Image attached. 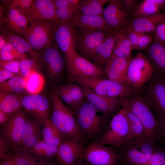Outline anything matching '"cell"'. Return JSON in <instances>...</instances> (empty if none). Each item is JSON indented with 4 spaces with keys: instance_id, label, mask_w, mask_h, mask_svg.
Instances as JSON below:
<instances>
[{
    "instance_id": "3",
    "label": "cell",
    "mask_w": 165,
    "mask_h": 165,
    "mask_svg": "<svg viewBox=\"0 0 165 165\" xmlns=\"http://www.w3.org/2000/svg\"><path fill=\"white\" fill-rule=\"evenodd\" d=\"M122 106L129 109L140 120L148 136L156 142L160 141L159 121L143 96L136 93L124 101Z\"/></svg>"
},
{
    "instance_id": "18",
    "label": "cell",
    "mask_w": 165,
    "mask_h": 165,
    "mask_svg": "<svg viewBox=\"0 0 165 165\" xmlns=\"http://www.w3.org/2000/svg\"><path fill=\"white\" fill-rule=\"evenodd\" d=\"M84 97L99 111L107 116L113 114L123 102L117 98L98 94L92 90L82 87Z\"/></svg>"
},
{
    "instance_id": "25",
    "label": "cell",
    "mask_w": 165,
    "mask_h": 165,
    "mask_svg": "<svg viewBox=\"0 0 165 165\" xmlns=\"http://www.w3.org/2000/svg\"><path fill=\"white\" fill-rule=\"evenodd\" d=\"M146 50L145 56L155 72L165 75V43L154 38Z\"/></svg>"
},
{
    "instance_id": "41",
    "label": "cell",
    "mask_w": 165,
    "mask_h": 165,
    "mask_svg": "<svg viewBox=\"0 0 165 165\" xmlns=\"http://www.w3.org/2000/svg\"><path fill=\"white\" fill-rule=\"evenodd\" d=\"M65 86L73 99L76 109L83 102L85 97L82 90L75 84H69Z\"/></svg>"
},
{
    "instance_id": "54",
    "label": "cell",
    "mask_w": 165,
    "mask_h": 165,
    "mask_svg": "<svg viewBox=\"0 0 165 165\" xmlns=\"http://www.w3.org/2000/svg\"><path fill=\"white\" fill-rule=\"evenodd\" d=\"M158 121L160 141L165 142V117Z\"/></svg>"
},
{
    "instance_id": "42",
    "label": "cell",
    "mask_w": 165,
    "mask_h": 165,
    "mask_svg": "<svg viewBox=\"0 0 165 165\" xmlns=\"http://www.w3.org/2000/svg\"><path fill=\"white\" fill-rule=\"evenodd\" d=\"M147 165H165V148L157 145Z\"/></svg>"
},
{
    "instance_id": "59",
    "label": "cell",
    "mask_w": 165,
    "mask_h": 165,
    "mask_svg": "<svg viewBox=\"0 0 165 165\" xmlns=\"http://www.w3.org/2000/svg\"><path fill=\"white\" fill-rule=\"evenodd\" d=\"M73 165H92L84 161L82 162L79 160Z\"/></svg>"
},
{
    "instance_id": "29",
    "label": "cell",
    "mask_w": 165,
    "mask_h": 165,
    "mask_svg": "<svg viewBox=\"0 0 165 165\" xmlns=\"http://www.w3.org/2000/svg\"><path fill=\"white\" fill-rule=\"evenodd\" d=\"M165 7V0H143L133 11V18L155 15Z\"/></svg>"
},
{
    "instance_id": "46",
    "label": "cell",
    "mask_w": 165,
    "mask_h": 165,
    "mask_svg": "<svg viewBox=\"0 0 165 165\" xmlns=\"http://www.w3.org/2000/svg\"><path fill=\"white\" fill-rule=\"evenodd\" d=\"M39 61L33 58H28L21 60L19 61L20 69H28L38 71L41 67Z\"/></svg>"
},
{
    "instance_id": "6",
    "label": "cell",
    "mask_w": 165,
    "mask_h": 165,
    "mask_svg": "<svg viewBox=\"0 0 165 165\" xmlns=\"http://www.w3.org/2000/svg\"><path fill=\"white\" fill-rule=\"evenodd\" d=\"M97 111L88 101L83 102L74 112L78 126L84 136L85 135L89 137H93L105 127L107 116L98 115Z\"/></svg>"
},
{
    "instance_id": "9",
    "label": "cell",
    "mask_w": 165,
    "mask_h": 165,
    "mask_svg": "<svg viewBox=\"0 0 165 165\" xmlns=\"http://www.w3.org/2000/svg\"><path fill=\"white\" fill-rule=\"evenodd\" d=\"M58 23L51 21L34 23L28 27L22 35L34 50H44L52 44Z\"/></svg>"
},
{
    "instance_id": "12",
    "label": "cell",
    "mask_w": 165,
    "mask_h": 165,
    "mask_svg": "<svg viewBox=\"0 0 165 165\" xmlns=\"http://www.w3.org/2000/svg\"><path fill=\"white\" fill-rule=\"evenodd\" d=\"M77 29L70 22H59L54 32L57 45L66 58L76 52Z\"/></svg>"
},
{
    "instance_id": "4",
    "label": "cell",
    "mask_w": 165,
    "mask_h": 165,
    "mask_svg": "<svg viewBox=\"0 0 165 165\" xmlns=\"http://www.w3.org/2000/svg\"><path fill=\"white\" fill-rule=\"evenodd\" d=\"M96 93L119 99L123 102L137 92L130 85L108 79L82 78L75 81Z\"/></svg>"
},
{
    "instance_id": "51",
    "label": "cell",
    "mask_w": 165,
    "mask_h": 165,
    "mask_svg": "<svg viewBox=\"0 0 165 165\" xmlns=\"http://www.w3.org/2000/svg\"><path fill=\"white\" fill-rule=\"evenodd\" d=\"M53 1L55 8H68L74 11L76 13H78L73 8L68 0H54Z\"/></svg>"
},
{
    "instance_id": "24",
    "label": "cell",
    "mask_w": 165,
    "mask_h": 165,
    "mask_svg": "<svg viewBox=\"0 0 165 165\" xmlns=\"http://www.w3.org/2000/svg\"><path fill=\"white\" fill-rule=\"evenodd\" d=\"M164 21L165 15L160 13L133 19L126 28L138 33L150 34L154 32L158 25Z\"/></svg>"
},
{
    "instance_id": "39",
    "label": "cell",
    "mask_w": 165,
    "mask_h": 165,
    "mask_svg": "<svg viewBox=\"0 0 165 165\" xmlns=\"http://www.w3.org/2000/svg\"><path fill=\"white\" fill-rule=\"evenodd\" d=\"M29 55L19 52L10 43L0 50V60L3 61H20L28 58Z\"/></svg>"
},
{
    "instance_id": "31",
    "label": "cell",
    "mask_w": 165,
    "mask_h": 165,
    "mask_svg": "<svg viewBox=\"0 0 165 165\" xmlns=\"http://www.w3.org/2000/svg\"><path fill=\"white\" fill-rule=\"evenodd\" d=\"M133 50L131 43L129 38L127 31L122 30L115 43L110 58L125 57L132 56Z\"/></svg>"
},
{
    "instance_id": "5",
    "label": "cell",
    "mask_w": 165,
    "mask_h": 165,
    "mask_svg": "<svg viewBox=\"0 0 165 165\" xmlns=\"http://www.w3.org/2000/svg\"><path fill=\"white\" fill-rule=\"evenodd\" d=\"M114 115L99 141L105 145L117 148L133 139L125 107Z\"/></svg>"
},
{
    "instance_id": "13",
    "label": "cell",
    "mask_w": 165,
    "mask_h": 165,
    "mask_svg": "<svg viewBox=\"0 0 165 165\" xmlns=\"http://www.w3.org/2000/svg\"><path fill=\"white\" fill-rule=\"evenodd\" d=\"M130 13L122 0H109L104 9L103 16L115 31H119L128 25L130 21Z\"/></svg>"
},
{
    "instance_id": "58",
    "label": "cell",
    "mask_w": 165,
    "mask_h": 165,
    "mask_svg": "<svg viewBox=\"0 0 165 165\" xmlns=\"http://www.w3.org/2000/svg\"><path fill=\"white\" fill-rule=\"evenodd\" d=\"M0 165H15L13 160H1Z\"/></svg>"
},
{
    "instance_id": "44",
    "label": "cell",
    "mask_w": 165,
    "mask_h": 165,
    "mask_svg": "<svg viewBox=\"0 0 165 165\" xmlns=\"http://www.w3.org/2000/svg\"><path fill=\"white\" fill-rule=\"evenodd\" d=\"M55 9L59 22H70L77 14L74 11L68 8H58Z\"/></svg>"
},
{
    "instance_id": "56",
    "label": "cell",
    "mask_w": 165,
    "mask_h": 165,
    "mask_svg": "<svg viewBox=\"0 0 165 165\" xmlns=\"http://www.w3.org/2000/svg\"><path fill=\"white\" fill-rule=\"evenodd\" d=\"M8 42L4 36L1 33L0 35V50L4 47Z\"/></svg>"
},
{
    "instance_id": "32",
    "label": "cell",
    "mask_w": 165,
    "mask_h": 165,
    "mask_svg": "<svg viewBox=\"0 0 165 165\" xmlns=\"http://www.w3.org/2000/svg\"><path fill=\"white\" fill-rule=\"evenodd\" d=\"M21 99L15 94L0 93V109L11 115L21 112Z\"/></svg>"
},
{
    "instance_id": "8",
    "label": "cell",
    "mask_w": 165,
    "mask_h": 165,
    "mask_svg": "<svg viewBox=\"0 0 165 165\" xmlns=\"http://www.w3.org/2000/svg\"><path fill=\"white\" fill-rule=\"evenodd\" d=\"M155 72L145 55L138 53L133 57L129 64L124 83L131 85L137 93L139 92Z\"/></svg>"
},
{
    "instance_id": "23",
    "label": "cell",
    "mask_w": 165,
    "mask_h": 165,
    "mask_svg": "<svg viewBox=\"0 0 165 165\" xmlns=\"http://www.w3.org/2000/svg\"><path fill=\"white\" fill-rule=\"evenodd\" d=\"M42 123L35 119L27 118L23 131L21 148L28 149L34 146L41 140Z\"/></svg>"
},
{
    "instance_id": "17",
    "label": "cell",
    "mask_w": 165,
    "mask_h": 165,
    "mask_svg": "<svg viewBox=\"0 0 165 165\" xmlns=\"http://www.w3.org/2000/svg\"><path fill=\"white\" fill-rule=\"evenodd\" d=\"M22 107L42 124L49 118V103L48 100L43 96L38 94L26 95L22 98Z\"/></svg>"
},
{
    "instance_id": "11",
    "label": "cell",
    "mask_w": 165,
    "mask_h": 165,
    "mask_svg": "<svg viewBox=\"0 0 165 165\" xmlns=\"http://www.w3.org/2000/svg\"><path fill=\"white\" fill-rule=\"evenodd\" d=\"M81 159L92 165H117L118 155L114 148L97 141L85 148Z\"/></svg>"
},
{
    "instance_id": "15",
    "label": "cell",
    "mask_w": 165,
    "mask_h": 165,
    "mask_svg": "<svg viewBox=\"0 0 165 165\" xmlns=\"http://www.w3.org/2000/svg\"><path fill=\"white\" fill-rule=\"evenodd\" d=\"M27 117L20 112L13 115L9 121L1 127V134L16 150L20 147L24 128Z\"/></svg>"
},
{
    "instance_id": "45",
    "label": "cell",
    "mask_w": 165,
    "mask_h": 165,
    "mask_svg": "<svg viewBox=\"0 0 165 165\" xmlns=\"http://www.w3.org/2000/svg\"><path fill=\"white\" fill-rule=\"evenodd\" d=\"M55 90L62 100L71 107L74 112L76 108L75 105L65 86L58 87Z\"/></svg>"
},
{
    "instance_id": "35",
    "label": "cell",
    "mask_w": 165,
    "mask_h": 165,
    "mask_svg": "<svg viewBox=\"0 0 165 165\" xmlns=\"http://www.w3.org/2000/svg\"><path fill=\"white\" fill-rule=\"evenodd\" d=\"M27 150L35 156L48 160L57 156L58 147L42 140L34 146Z\"/></svg>"
},
{
    "instance_id": "57",
    "label": "cell",
    "mask_w": 165,
    "mask_h": 165,
    "mask_svg": "<svg viewBox=\"0 0 165 165\" xmlns=\"http://www.w3.org/2000/svg\"><path fill=\"white\" fill-rule=\"evenodd\" d=\"M74 9L78 13L79 6V0H68Z\"/></svg>"
},
{
    "instance_id": "52",
    "label": "cell",
    "mask_w": 165,
    "mask_h": 165,
    "mask_svg": "<svg viewBox=\"0 0 165 165\" xmlns=\"http://www.w3.org/2000/svg\"><path fill=\"white\" fill-rule=\"evenodd\" d=\"M18 75H19V74L13 73L2 68H0V83Z\"/></svg>"
},
{
    "instance_id": "55",
    "label": "cell",
    "mask_w": 165,
    "mask_h": 165,
    "mask_svg": "<svg viewBox=\"0 0 165 165\" xmlns=\"http://www.w3.org/2000/svg\"><path fill=\"white\" fill-rule=\"evenodd\" d=\"M13 115L8 114L0 109V124L2 127L9 120Z\"/></svg>"
},
{
    "instance_id": "34",
    "label": "cell",
    "mask_w": 165,
    "mask_h": 165,
    "mask_svg": "<svg viewBox=\"0 0 165 165\" xmlns=\"http://www.w3.org/2000/svg\"><path fill=\"white\" fill-rule=\"evenodd\" d=\"M108 0H79L78 13L90 16H103L104 5Z\"/></svg>"
},
{
    "instance_id": "1",
    "label": "cell",
    "mask_w": 165,
    "mask_h": 165,
    "mask_svg": "<svg viewBox=\"0 0 165 165\" xmlns=\"http://www.w3.org/2000/svg\"><path fill=\"white\" fill-rule=\"evenodd\" d=\"M51 121L66 138L82 144H86L85 136L80 130L74 112L63 102L55 90L51 91Z\"/></svg>"
},
{
    "instance_id": "22",
    "label": "cell",
    "mask_w": 165,
    "mask_h": 165,
    "mask_svg": "<svg viewBox=\"0 0 165 165\" xmlns=\"http://www.w3.org/2000/svg\"><path fill=\"white\" fill-rule=\"evenodd\" d=\"M132 56L109 59L104 68V72L108 79L124 83V80L129 64Z\"/></svg>"
},
{
    "instance_id": "38",
    "label": "cell",
    "mask_w": 165,
    "mask_h": 165,
    "mask_svg": "<svg viewBox=\"0 0 165 165\" xmlns=\"http://www.w3.org/2000/svg\"><path fill=\"white\" fill-rule=\"evenodd\" d=\"M126 114L132 134L133 139L148 136L142 123L136 116L125 106Z\"/></svg>"
},
{
    "instance_id": "7",
    "label": "cell",
    "mask_w": 165,
    "mask_h": 165,
    "mask_svg": "<svg viewBox=\"0 0 165 165\" xmlns=\"http://www.w3.org/2000/svg\"><path fill=\"white\" fill-rule=\"evenodd\" d=\"M143 96L155 117L160 120L165 117V76L155 72L142 88Z\"/></svg>"
},
{
    "instance_id": "47",
    "label": "cell",
    "mask_w": 165,
    "mask_h": 165,
    "mask_svg": "<svg viewBox=\"0 0 165 165\" xmlns=\"http://www.w3.org/2000/svg\"><path fill=\"white\" fill-rule=\"evenodd\" d=\"M154 38V37L149 33H142L139 38L136 50H146Z\"/></svg>"
},
{
    "instance_id": "50",
    "label": "cell",
    "mask_w": 165,
    "mask_h": 165,
    "mask_svg": "<svg viewBox=\"0 0 165 165\" xmlns=\"http://www.w3.org/2000/svg\"><path fill=\"white\" fill-rule=\"evenodd\" d=\"M129 39H130L133 48L136 50L139 39L142 33H138L132 30L125 28Z\"/></svg>"
},
{
    "instance_id": "26",
    "label": "cell",
    "mask_w": 165,
    "mask_h": 165,
    "mask_svg": "<svg viewBox=\"0 0 165 165\" xmlns=\"http://www.w3.org/2000/svg\"><path fill=\"white\" fill-rule=\"evenodd\" d=\"M6 28L10 31L19 35H23L29 26L26 16L17 9L8 7L6 17L4 20Z\"/></svg>"
},
{
    "instance_id": "48",
    "label": "cell",
    "mask_w": 165,
    "mask_h": 165,
    "mask_svg": "<svg viewBox=\"0 0 165 165\" xmlns=\"http://www.w3.org/2000/svg\"><path fill=\"white\" fill-rule=\"evenodd\" d=\"M0 67L13 73L19 74L20 72L19 61L0 60Z\"/></svg>"
},
{
    "instance_id": "16",
    "label": "cell",
    "mask_w": 165,
    "mask_h": 165,
    "mask_svg": "<svg viewBox=\"0 0 165 165\" xmlns=\"http://www.w3.org/2000/svg\"><path fill=\"white\" fill-rule=\"evenodd\" d=\"M26 16L31 24L45 21L59 22L52 0H34L31 8Z\"/></svg>"
},
{
    "instance_id": "27",
    "label": "cell",
    "mask_w": 165,
    "mask_h": 165,
    "mask_svg": "<svg viewBox=\"0 0 165 165\" xmlns=\"http://www.w3.org/2000/svg\"><path fill=\"white\" fill-rule=\"evenodd\" d=\"M2 34L8 42L20 53L27 54L32 58L41 61L40 55L36 52L31 45L20 35L10 31L6 28H3Z\"/></svg>"
},
{
    "instance_id": "28",
    "label": "cell",
    "mask_w": 165,
    "mask_h": 165,
    "mask_svg": "<svg viewBox=\"0 0 165 165\" xmlns=\"http://www.w3.org/2000/svg\"><path fill=\"white\" fill-rule=\"evenodd\" d=\"M121 31L109 33L104 39L100 53L92 61L99 68L104 67L111 57L115 43Z\"/></svg>"
},
{
    "instance_id": "43",
    "label": "cell",
    "mask_w": 165,
    "mask_h": 165,
    "mask_svg": "<svg viewBox=\"0 0 165 165\" xmlns=\"http://www.w3.org/2000/svg\"><path fill=\"white\" fill-rule=\"evenodd\" d=\"M33 0H13L10 1L8 6L14 8L25 16L32 5Z\"/></svg>"
},
{
    "instance_id": "21",
    "label": "cell",
    "mask_w": 165,
    "mask_h": 165,
    "mask_svg": "<svg viewBox=\"0 0 165 165\" xmlns=\"http://www.w3.org/2000/svg\"><path fill=\"white\" fill-rule=\"evenodd\" d=\"M77 29L100 30L110 33L115 31L103 16H90L77 13L71 21Z\"/></svg>"
},
{
    "instance_id": "20",
    "label": "cell",
    "mask_w": 165,
    "mask_h": 165,
    "mask_svg": "<svg viewBox=\"0 0 165 165\" xmlns=\"http://www.w3.org/2000/svg\"><path fill=\"white\" fill-rule=\"evenodd\" d=\"M42 58L47 65L49 76L53 79L57 78L64 67V60L59 47L52 44L43 50Z\"/></svg>"
},
{
    "instance_id": "14",
    "label": "cell",
    "mask_w": 165,
    "mask_h": 165,
    "mask_svg": "<svg viewBox=\"0 0 165 165\" xmlns=\"http://www.w3.org/2000/svg\"><path fill=\"white\" fill-rule=\"evenodd\" d=\"M77 29L76 52L89 60L95 49L109 33L97 30Z\"/></svg>"
},
{
    "instance_id": "61",
    "label": "cell",
    "mask_w": 165,
    "mask_h": 165,
    "mask_svg": "<svg viewBox=\"0 0 165 165\" xmlns=\"http://www.w3.org/2000/svg\"><path fill=\"white\" fill-rule=\"evenodd\" d=\"M164 9H165V7Z\"/></svg>"
},
{
    "instance_id": "60",
    "label": "cell",
    "mask_w": 165,
    "mask_h": 165,
    "mask_svg": "<svg viewBox=\"0 0 165 165\" xmlns=\"http://www.w3.org/2000/svg\"><path fill=\"white\" fill-rule=\"evenodd\" d=\"M46 165H57L56 164L53 163L49 162Z\"/></svg>"
},
{
    "instance_id": "19",
    "label": "cell",
    "mask_w": 165,
    "mask_h": 165,
    "mask_svg": "<svg viewBox=\"0 0 165 165\" xmlns=\"http://www.w3.org/2000/svg\"><path fill=\"white\" fill-rule=\"evenodd\" d=\"M82 144L66 139L58 147L57 160L60 165H73L81 159L85 149Z\"/></svg>"
},
{
    "instance_id": "30",
    "label": "cell",
    "mask_w": 165,
    "mask_h": 165,
    "mask_svg": "<svg viewBox=\"0 0 165 165\" xmlns=\"http://www.w3.org/2000/svg\"><path fill=\"white\" fill-rule=\"evenodd\" d=\"M43 140L59 147L66 138L49 118L43 123Z\"/></svg>"
},
{
    "instance_id": "2",
    "label": "cell",
    "mask_w": 165,
    "mask_h": 165,
    "mask_svg": "<svg viewBox=\"0 0 165 165\" xmlns=\"http://www.w3.org/2000/svg\"><path fill=\"white\" fill-rule=\"evenodd\" d=\"M157 145V142L148 136L133 139L118 147L119 152L116 150L119 165H147Z\"/></svg>"
},
{
    "instance_id": "10",
    "label": "cell",
    "mask_w": 165,
    "mask_h": 165,
    "mask_svg": "<svg viewBox=\"0 0 165 165\" xmlns=\"http://www.w3.org/2000/svg\"><path fill=\"white\" fill-rule=\"evenodd\" d=\"M65 59L68 74L72 81L82 78H102L105 75L101 68L76 52Z\"/></svg>"
},
{
    "instance_id": "36",
    "label": "cell",
    "mask_w": 165,
    "mask_h": 165,
    "mask_svg": "<svg viewBox=\"0 0 165 165\" xmlns=\"http://www.w3.org/2000/svg\"><path fill=\"white\" fill-rule=\"evenodd\" d=\"M25 79L15 76L9 80L0 83V93L20 94L26 90Z\"/></svg>"
},
{
    "instance_id": "49",
    "label": "cell",
    "mask_w": 165,
    "mask_h": 165,
    "mask_svg": "<svg viewBox=\"0 0 165 165\" xmlns=\"http://www.w3.org/2000/svg\"><path fill=\"white\" fill-rule=\"evenodd\" d=\"M154 38L160 42L165 43V21L157 26L154 32Z\"/></svg>"
},
{
    "instance_id": "40",
    "label": "cell",
    "mask_w": 165,
    "mask_h": 165,
    "mask_svg": "<svg viewBox=\"0 0 165 165\" xmlns=\"http://www.w3.org/2000/svg\"><path fill=\"white\" fill-rule=\"evenodd\" d=\"M16 150L1 134L0 136V158L1 161L13 160Z\"/></svg>"
},
{
    "instance_id": "53",
    "label": "cell",
    "mask_w": 165,
    "mask_h": 165,
    "mask_svg": "<svg viewBox=\"0 0 165 165\" xmlns=\"http://www.w3.org/2000/svg\"><path fill=\"white\" fill-rule=\"evenodd\" d=\"M123 4L130 13L133 12L138 3V0H122Z\"/></svg>"
},
{
    "instance_id": "37",
    "label": "cell",
    "mask_w": 165,
    "mask_h": 165,
    "mask_svg": "<svg viewBox=\"0 0 165 165\" xmlns=\"http://www.w3.org/2000/svg\"><path fill=\"white\" fill-rule=\"evenodd\" d=\"M25 79L26 90L31 94H38L42 90L44 79L38 71L33 70L30 75Z\"/></svg>"
},
{
    "instance_id": "33",
    "label": "cell",
    "mask_w": 165,
    "mask_h": 165,
    "mask_svg": "<svg viewBox=\"0 0 165 165\" xmlns=\"http://www.w3.org/2000/svg\"><path fill=\"white\" fill-rule=\"evenodd\" d=\"M13 160L15 165H46L49 162L21 148L16 150Z\"/></svg>"
}]
</instances>
